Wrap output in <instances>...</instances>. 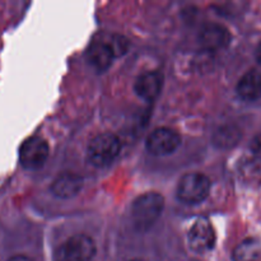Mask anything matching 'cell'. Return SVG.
<instances>
[{
	"mask_svg": "<svg viewBox=\"0 0 261 261\" xmlns=\"http://www.w3.org/2000/svg\"><path fill=\"white\" fill-rule=\"evenodd\" d=\"M165 208V199L158 193H147L133 203L132 219L139 231H147L160 219Z\"/></svg>",
	"mask_w": 261,
	"mask_h": 261,
	"instance_id": "1",
	"label": "cell"
},
{
	"mask_svg": "<svg viewBox=\"0 0 261 261\" xmlns=\"http://www.w3.org/2000/svg\"><path fill=\"white\" fill-rule=\"evenodd\" d=\"M121 149L120 139L111 133H103L91 140L88 145V162L94 167H106L111 165Z\"/></svg>",
	"mask_w": 261,
	"mask_h": 261,
	"instance_id": "2",
	"label": "cell"
},
{
	"mask_svg": "<svg viewBox=\"0 0 261 261\" xmlns=\"http://www.w3.org/2000/svg\"><path fill=\"white\" fill-rule=\"evenodd\" d=\"M211 191V180L199 172L186 173L177 186V198L182 203L195 205L205 200Z\"/></svg>",
	"mask_w": 261,
	"mask_h": 261,
	"instance_id": "3",
	"label": "cell"
},
{
	"mask_svg": "<svg viewBox=\"0 0 261 261\" xmlns=\"http://www.w3.org/2000/svg\"><path fill=\"white\" fill-rule=\"evenodd\" d=\"M96 255V244L86 234H75L58 249L54 261H91Z\"/></svg>",
	"mask_w": 261,
	"mask_h": 261,
	"instance_id": "4",
	"label": "cell"
},
{
	"mask_svg": "<svg viewBox=\"0 0 261 261\" xmlns=\"http://www.w3.org/2000/svg\"><path fill=\"white\" fill-rule=\"evenodd\" d=\"M48 157V144L41 137H31L20 145L19 162L27 170L42 167Z\"/></svg>",
	"mask_w": 261,
	"mask_h": 261,
	"instance_id": "5",
	"label": "cell"
},
{
	"mask_svg": "<svg viewBox=\"0 0 261 261\" xmlns=\"http://www.w3.org/2000/svg\"><path fill=\"white\" fill-rule=\"evenodd\" d=\"M181 144V138L170 127H158L147 138L145 147L153 155H168L175 152Z\"/></svg>",
	"mask_w": 261,
	"mask_h": 261,
	"instance_id": "6",
	"label": "cell"
},
{
	"mask_svg": "<svg viewBox=\"0 0 261 261\" xmlns=\"http://www.w3.org/2000/svg\"><path fill=\"white\" fill-rule=\"evenodd\" d=\"M188 241L194 252L204 254L211 251L216 245V233L211 222L206 218H199L189 231Z\"/></svg>",
	"mask_w": 261,
	"mask_h": 261,
	"instance_id": "7",
	"label": "cell"
},
{
	"mask_svg": "<svg viewBox=\"0 0 261 261\" xmlns=\"http://www.w3.org/2000/svg\"><path fill=\"white\" fill-rule=\"evenodd\" d=\"M199 41L206 51H219L226 48L231 42V35L226 27L217 23H211L203 27Z\"/></svg>",
	"mask_w": 261,
	"mask_h": 261,
	"instance_id": "8",
	"label": "cell"
},
{
	"mask_svg": "<svg viewBox=\"0 0 261 261\" xmlns=\"http://www.w3.org/2000/svg\"><path fill=\"white\" fill-rule=\"evenodd\" d=\"M163 76L158 71H148L142 74L135 82V92L140 98L152 102L160 96L162 89Z\"/></svg>",
	"mask_w": 261,
	"mask_h": 261,
	"instance_id": "9",
	"label": "cell"
},
{
	"mask_svg": "<svg viewBox=\"0 0 261 261\" xmlns=\"http://www.w3.org/2000/svg\"><path fill=\"white\" fill-rule=\"evenodd\" d=\"M237 94L247 102L261 98V71L250 70L240 79L237 84Z\"/></svg>",
	"mask_w": 261,
	"mask_h": 261,
	"instance_id": "10",
	"label": "cell"
},
{
	"mask_svg": "<svg viewBox=\"0 0 261 261\" xmlns=\"http://www.w3.org/2000/svg\"><path fill=\"white\" fill-rule=\"evenodd\" d=\"M115 55L109 45V41H94L88 48V60L91 65L98 71L109 69L114 61Z\"/></svg>",
	"mask_w": 261,
	"mask_h": 261,
	"instance_id": "11",
	"label": "cell"
},
{
	"mask_svg": "<svg viewBox=\"0 0 261 261\" xmlns=\"http://www.w3.org/2000/svg\"><path fill=\"white\" fill-rule=\"evenodd\" d=\"M82 184L83 181L76 173L65 172L58 176V178L53 182L51 190L59 198L69 199L75 196L81 191Z\"/></svg>",
	"mask_w": 261,
	"mask_h": 261,
	"instance_id": "12",
	"label": "cell"
},
{
	"mask_svg": "<svg viewBox=\"0 0 261 261\" xmlns=\"http://www.w3.org/2000/svg\"><path fill=\"white\" fill-rule=\"evenodd\" d=\"M261 246L256 240L249 239L240 244L233 252L234 261H255L260 256Z\"/></svg>",
	"mask_w": 261,
	"mask_h": 261,
	"instance_id": "13",
	"label": "cell"
},
{
	"mask_svg": "<svg viewBox=\"0 0 261 261\" xmlns=\"http://www.w3.org/2000/svg\"><path fill=\"white\" fill-rule=\"evenodd\" d=\"M240 139V132L233 126H224L216 134V144L219 147H232Z\"/></svg>",
	"mask_w": 261,
	"mask_h": 261,
	"instance_id": "14",
	"label": "cell"
},
{
	"mask_svg": "<svg viewBox=\"0 0 261 261\" xmlns=\"http://www.w3.org/2000/svg\"><path fill=\"white\" fill-rule=\"evenodd\" d=\"M107 41H109V45L111 47L112 53H114L115 58H119V56L124 55L127 51V47H129V42L122 36H111Z\"/></svg>",
	"mask_w": 261,
	"mask_h": 261,
	"instance_id": "15",
	"label": "cell"
},
{
	"mask_svg": "<svg viewBox=\"0 0 261 261\" xmlns=\"http://www.w3.org/2000/svg\"><path fill=\"white\" fill-rule=\"evenodd\" d=\"M251 150L256 158L261 160V134L256 135L251 142Z\"/></svg>",
	"mask_w": 261,
	"mask_h": 261,
	"instance_id": "16",
	"label": "cell"
},
{
	"mask_svg": "<svg viewBox=\"0 0 261 261\" xmlns=\"http://www.w3.org/2000/svg\"><path fill=\"white\" fill-rule=\"evenodd\" d=\"M8 261H32L30 259V257L24 256V255H15V256L10 257Z\"/></svg>",
	"mask_w": 261,
	"mask_h": 261,
	"instance_id": "17",
	"label": "cell"
},
{
	"mask_svg": "<svg viewBox=\"0 0 261 261\" xmlns=\"http://www.w3.org/2000/svg\"><path fill=\"white\" fill-rule=\"evenodd\" d=\"M255 56H256V60H257V63H259V65H261V43L259 46H257L256 54H255Z\"/></svg>",
	"mask_w": 261,
	"mask_h": 261,
	"instance_id": "18",
	"label": "cell"
},
{
	"mask_svg": "<svg viewBox=\"0 0 261 261\" xmlns=\"http://www.w3.org/2000/svg\"><path fill=\"white\" fill-rule=\"evenodd\" d=\"M130 261H144V260H140V259H134V260H130Z\"/></svg>",
	"mask_w": 261,
	"mask_h": 261,
	"instance_id": "19",
	"label": "cell"
}]
</instances>
